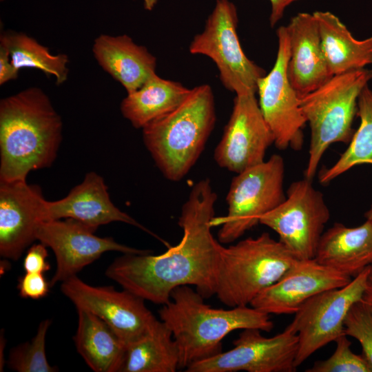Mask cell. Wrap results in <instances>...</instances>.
Returning <instances> with one entry per match:
<instances>
[{
  "label": "cell",
  "instance_id": "obj_26",
  "mask_svg": "<svg viewBox=\"0 0 372 372\" xmlns=\"http://www.w3.org/2000/svg\"><path fill=\"white\" fill-rule=\"evenodd\" d=\"M356 114L360 124L348 147L333 165L322 167L318 172V181L322 185L329 183L354 166L372 165V90L368 85L359 96Z\"/></svg>",
  "mask_w": 372,
  "mask_h": 372
},
{
  "label": "cell",
  "instance_id": "obj_8",
  "mask_svg": "<svg viewBox=\"0 0 372 372\" xmlns=\"http://www.w3.org/2000/svg\"><path fill=\"white\" fill-rule=\"evenodd\" d=\"M238 14L229 0H217L204 30L194 36L189 50L203 54L216 64L223 85L236 94L257 92L265 70L245 54L237 34Z\"/></svg>",
  "mask_w": 372,
  "mask_h": 372
},
{
  "label": "cell",
  "instance_id": "obj_32",
  "mask_svg": "<svg viewBox=\"0 0 372 372\" xmlns=\"http://www.w3.org/2000/svg\"><path fill=\"white\" fill-rule=\"evenodd\" d=\"M47 247L40 242L32 245L28 249L23 263L25 272L43 273L50 269V265L47 260Z\"/></svg>",
  "mask_w": 372,
  "mask_h": 372
},
{
  "label": "cell",
  "instance_id": "obj_22",
  "mask_svg": "<svg viewBox=\"0 0 372 372\" xmlns=\"http://www.w3.org/2000/svg\"><path fill=\"white\" fill-rule=\"evenodd\" d=\"M321 45L332 76L372 65V37L355 39L340 19L328 11L313 12Z\"/></svg>",
  "mask_w": 372,
  "mask_h": 372
},
{
  "label": "cell",
  "instance_id": "obj_38",
  "mask_svg": "<svg viewBox=\"0 0 372 372\" xmlns=\"http://www.w3.org/2000/svg\"><path fill=\"white\" fill-rule=\"evenodd\" d=\"M370 307H371V311H372V306H371V305H370Z\"/></svg>",
  "mask_w": 372,
  "mask_h": 372
},
{
  "label": "cell",
  "instance_id": "obj_19",
  "mask_svg": "<svg viewBox=\"0 0 372 372\" xmlns=\"http://www.w3.org/2000/svg\"><path fill=\"white\" fill-rule=\"evenodd\" d=\"M287 28L290 48L287 75L300 98L318 88L333 76L327 65L313 14H297Z\"/></svg>",
  "mask_w": 372,
  "mask_h": 372
},
{
  "label": "cell",
  "instance_id": "obj_12",
  "mask_svg": "<svg viewBox=\"0 0 372 372\" xmlns=\"http://www.w3.org/2000/svg\"><path fill=\"white\" fill-rule=\"evenodd\" d=\"M258 329H242L234 347L190 364L187 372H294L298 338L287 329L265 337Z\"/></svg>",
  "mask_w": 372,
  "mask_h": 372
},
{
  "label": "cell",
  "instance_id": "obj_9",
  "mask_svg": "<svg viewBox=\"0 0 372 372\" xmlns=\"http://www.w3.org/2000/svg\"><path fill=\"white\" fill-rule=\"evenodd\" d=\"M330 211L312 180L304 178L289 187L285 200L263 215L260 224L274 231L298 260L314 259Z\"/></svg>",
  "mask_w": 372,
  "mask_h": 372
},
{
  "label": "cell",
  "instance_id": "obj_5",
  "mask_svg": "<svg viewBox=\"0 0 372 372\" xmlns=\"http://www.w3.org/2000/svg\"><path fill=\"white\" fill-rule=\"evenodd\" d=\"M297 259L267 232L225 247L221 245L215 295L226 306L250 305Z\"/></svg>",
  "mask_w": 372,
  "mask_h": 372
},
{
  "label": "cell",
  "instance_id": "obj_13",
  "mask_svg": "<svg viewBox=\"0 0 372 372\" xmlns=\"http://www.w3.org/2000/svg\"><path fill=\"white\" fill-rule=\"evenodd\" d=\"M61 290L76 309L89 311L105 321L125 344L143 335L157 320L145 300L111 286H92L77 276L61 282Z\"/></svg>",
  "mask_w": 372,
  "mask_h": 372
},
{
  "label": "cell",
  "instance_id": "obj_6",
  "mask_svg": "<svg viewBox=\"0 0 372 372\" xmlns=\"http://www.w3.org/2000/svg\"><path fill=\"white\" fill-rule=\"evenodd\" d=\"M371 79L372 70L366 68L334 75L318 88L299 98L302 112L311 130L304 178L313 179L323 154L331 144L351 141L358 98Z\"/></svg>",
  "mask_w": 372,
  "mask_h": 372
},
{
  "label": "cell",
  "instance_id": "obj_3",
  "mask_svg": "<svg viewBox=\"0 0 372 372\" xmlns=\"http://www.w3.org/2000/svg\"><path fill=\"white\" fill-rule=\"evenodd\" d=\"M204 299L191 286H180L158 311L176 343L179 368L186 369L221 353L223 339L234 331L258 329L269 332L274 327L269 314L251 306L216 309Z\"/></svg>",
  "mask_w": 372,
  "mask_h": 372
},
{
  "label": "cell",
  "instance_id": "obj_33",
  "mask_svg": "<svg viewBox=\"0 0 372 372\" xmlns=\"http://www.w3.org/2000/svg\"><path fill=\"white\" fill-rule=\"evenodd\" d=\"M19 70L11 63L8 50L0 44V85L16 79Z\"/></svg>",
  "mask_w": 372,
  "mask_h": 372
},
{
  "label": "cell",
  "instance_id": "obj_29",
  "mask_svg": "<svg viewBox=\"0 0 372 372\" xmlns=\"http://www.w3.org/2000/svg\"><path fill=\"white\" fill-rule=\"evenodd\" d=\"M336 347L326 360H318L307 372H372V369L362 354L354 353L351 342L346 334L335 340Z\"/></svg>",
  "mask_w": 372,
  "mask_h": 372
},
{
  "label": "cell",
  "instance_id": "obj_28",
  "mask_svg": "<svg viewBox=\"0 0 372 372\" xmlns=\"http://www.w3.org/2000/svg\"><path fill=\"white\" fill-rule=\"evenodd\" d=\"M51 324L48 319L39 325L34 337L30 342L13 348L10 353L8 366L18 372H54L57 369L50 365L45 355V337Z\"/></svg>",
  "mask_w": 372,
  "mask_h": 372
},
{
  "label": "cell",
  "instance_id": "obj_25",
  "mask_svg": "<svg viewBox=\"0 0 372 372\" xmlns=\"http://www.w3.org/2000/svg\"><path fill=\"white\" fill-rule=\"evenodd\" d=\"M179 353L171 330L161 320L128 344L120 372H174Z\"/></svg>",
  "mask_w": 372,
  "mask_h": 372
},
{
  "label": "cell",
  "instance_id": "obj_10",
  "mask_svg": "<svg viewBox=\"0 0 372 372\" xmlns=\"http://www.w3.org/2000/svg\"><path fill=\"white\" fill-rule=\"evenodd\" d=\"M368 269L342 287L315 295L294 313L285 329L298 338L297 367L316 351L345 334V318L351 307L362 298Z\"/></svg>",
  "mask_w": 372,
  "mask_h": 372
},
{
  "label": "cell",
  "instance_id": "obj_16",
  "mask_svg": "<svg viewBox=\"0 0 372 372\" xmlns=\"http://www.w3.org/2000/svg\"><path fill=\"white\" fill-rule=\"evenodd\" d=\"M352 279L315 259H297L275 283L261 292L250 306L269 315L294 314L315 295L342 287Z\"/></svg>",
  "mask_w": 372,
  "mask_h": 372
},
{
  "label": "cell",
  "instance_id": "obj_35",
  "mask_svg": "<svg viewBox=\"0 0 372 372\" xmlns=\"http://www.w3.org/2000/svg\"><path fill=\"white\" fill-rule=\"evenodd\" d=\"M362 300L372 306V265L369 267L365 289Z\"/></svg>",
  "mask_w": 372,
  "mask_h": 372
},
{
  "label": "cell",
  "instance_id": "obj_24",
  "mask_svg": "<svg viewBox=\"0 0 372 372\" xmlns=\"http://www.w3.org/2000/svg\"><path fill=\"white\" fill-rule=\"evenodd\" d=\"M190 91L179 82L163 79L155 74L140 88L127 94L121 103V111L135 128L143 129L174 110Z\"/></svg>",
  "mask_w": 372,
  "mask_h": 372
},
{
  "label": "cell",
  "instance_id": "obj_34",
  "mask_svg": "<svg viewBox=\"0 0 372 372\" xmlns=\"http://www.w3.org/2000/svg\"><path fill=\"white\" fill-rule=\"evenodd\" d=\"M297 1L299 0H269L271 5L270 25L273 27L282 18L285 9Z\"/></svg>",
  "mask_w": 372,
  "mask_h": 372
},
{
  "label": "cell",
  "instance_id": "obj_23",
  "mask_svg": "<svg viewBox=\"0 0 372 372\" xmlns=\"http://www.w3.org/2000/svg\"><path fill=\"white\" fill-rule=\"evenodd\" d=\"M74 342L78 353L95 372H120L125 344L113 329L93 313L77 309Z\"/></svg>",
  "mask_w": 372,
  "mask_h": 372
},
{
  "label": "cell",
  "instance_id": "obj_2",
  "mask_svg": "<svg viewBox=\"0 0 372 372\" xmlns=\"http://www.w3.org/2000/svg\"><path fill=\"white\" fill-rule=\"evenodd\" d=\"M63 123L49 97L32 87L0 101V181H25L30 172L52 165Z\"/></svg>",
  "mask_w": 372,
  "mask_h": 372
},
{
  "label": "cell",
  "instance_id": "obj_1",
  "mask_svg": "<svg viewBox=\"0 0 372 372\" xmlns=\"http://www.w3.org/2000/svg\"><path fill=\"white\" fill-rule=\"evenodd\" d=\"M216 200L209 178L196 183L178 218L180 241L159 255L123 254L109 265L106 276L157 304L167 303L172 291L183 285L194 286L204 298L215 295L222 245L211 232Z\"/></svg>",
  "mask_w": 372,
  "mask_h": 372
},
{
  "label": "cell",
  "instance_id": "obj_30",
  "mask_svg": "<svg viewBox=\"0 0 372 372\" xmlns=\"http://www.w3.org/2000/svg\"><path fill=\"white\" fill-rule=\"evenodd\" d=\"M344 333L360 342L362 354L372 369V311L362 300L349 309L344 320Z\"/></svg>",
  "mask_w": 372,
  "mask_h": 372
},
{
  "label": "cell",
  "instance_id": "obj_14",
  "mask_svg": "<svg viewBox=\"0 0 372 372\" xmlns=\"http://www.w3.org/2000/svg\"><path fill=\"white\" fill-rule=\"evenodd\" d=\"M96 230L72 218L47 220L39 224L36 239L51 248L56 257V269L50 281V287L76 276L105 252H151L123 245L111 237H99L94 234Z\"/></svg>",
  "mask_w": 372,
  "mask_h": 372
},
{
  "label": "cell",
  "instance_id": "obj_11",
  "mask_svg": "<svg viewBox=\"0 0 372 372\" xmlns=\"http://www.w3.org/2000/svg\"><path fill=\"white\" fill-rule=\"evenodd\" d=\"M276 34L278 45L276 61L271 71L258 81V104L273 134L276 147L281 150L290 147L298 151L303 146V128L307 121L299 96L287 75L290 48L287 26L279 27Z\"/></svg>",
  "mask_w": 372,
  "mask_h": 372
},
{
  "label": "cell",
  "instance_id": "obj_7",
  "mask_svg": "<svg viewBox=\"0 0 372 372\" xmlns=\"http://www.w3.org/2000/svg\"><path fill=\"white\" fill-rule=\"evenodd\" d=\"M236 174L227 195L226 216L214 217L211 222L212 227L221 226L218 232L220 243L228 244L238 239L286 198L283 189L285 163L278 154H273L267 161Z\"/></svg>",
  "mask_w": 372,
  "mask_h": 372
},
{
  "label": "cell",
  "instance_id": "obj_36",
  "mask_svg": "<svg viewBox=\"0 0 372 372\" xmlns=\"http://www.w3.org/2000/svg\"><path fill=\"white\" fill-rule=\"evenodd\" d=\"M158 0H143L144 8L147 10H152Z\"/></svg>",
  "mask_w": 372,
  "mask_h": 372
},
{
  "label": "cell",
  "instance_id": "obj_17",
  "mask_svg": "<svg viewBox=\"0 0 372 372\" xmlns=\"http://www.w3.org/2000/svg\"><path fill=\"white\" fill-rule=\"evenodd\" d=\"M46 200L38 185L0 181V255L17 260L36 239Z\"/></svg>",
  "mask_w": 372,
  "mask_h": 372
},
{
  "label": "cell",
  "instance_id": "obj_18",
  "mask_svg": "<svg viewBox=\"0 0 372 372\" xmlns=\"http://www.w3.org/2000/svg\"><path fill=\"white\" fill-rule=\"evenodd\" d=\"M62 218H72L95 229L112 222H122L161 239L113 204L103 177L94 172L87 173L65 197L46 200L44 220Z\"/></svg>",
  "mask_w": 372,
  "mask_h": 372
},
{
  "label": "cell",
  "instance_id": "obj_31",
  "mask_svg": "<svg viewBox=\"0 0 372 372\" xmlns=\"http://www.w3.org/2000/svg\"><path fill=\"white\" fill-rule=\"evenodd\" d=\"M50 287L41 273L25 272L19 278L17 289L23 298L40 299L47 296Z\"/></svg>",
  "mask_w": 372,
  "mask_h": 372
},
{
  "label": "cell",
  "instance_id": "obj_4",
  "mask_svg": "<svg viewBox=\"0 0 372 372\" xmlns=\"http://www.w3.org/2000/svg\"><path fill=\"white\" fill-rule=\"evenodd\" d=\"M216 119L213 90L203 84L142 129L144 144L166 179L180 181L188 174L203 153Z\"/></svg>",
  "mask_w": 372,
  "mask_h": 372
},
{
  "label": "cell",
  "instance_id": "obj_20",
  "mask_svg": "<svg viewBox=\"0 0 372 372\" xmlns=\"http://www.w3.org/2000/svg\"><path fill=\"white\" fill-rule=\"evenodd\" d=\"M92 51L100 66L125 89L127 94L140 88L156 74V58L126 34H101Z\"/></svg>",
  "mask_w": 372,
  "mask_h": 372
},
{
  "label": "cell",
  "instance_id": "obj_37",
  "mask_svg": "<svg viewBox=\"0 0 372 372\" xmlns=\"http://www.w3.org/2000/svg\"><path fill=\"white\" fill-rule=\"evenodd\" d=\"M364 217L372 222V207L365 213Z\"/></svg>",
  "mask_w": 372,
  "mask_h": 372
},
{
  "label": "cell",
  "instance_id": "obj_21",
  "mask_svg": "<svg viewBox=\"0 0 372 372\" xmlns=\"http://www.w3.org/2000/svg\"><path fill=\"white\" fill-rule=\"evenodd\" d=\"M353 278L372 265V222L349 227L335 223L324 231L314 258Z\"/></svg>",
  "mask_w": 372,
  "mask_h": 372
},
{
  "label": "cell",
  "instance_id": "obj_27",
  "mask_svg": "<svg viewBox=\"0 0 372 372\" xmlns=\"http://www.w3.org/2000/svg\"><path fill=\"white\" fill-rule=\"evenodd\" d=\"M0 44L8 50L14 67L39 69L56 79L57 85L64 83L68 75V57L63 54H52L48 48L22 32H4Z\"/></svg>",
  "mask_w": 372,
  "mask_h": 372
},
{
  "label": "cell",
  "instance_id": "obj_15",
  "mask_svg": "<svg viewBox=\"0 0 372 372\" xmlns=\"http://www.w3.org/2000/svg\"><path fill=\"white\" fill-rule=\"evenodd\" d=\"M274 136L254 93L236 94L229 119L215 148L217 165L238 174L265 161Z\"/></svg>",
  "mask_w": 372,
  "mask_h": 372
}]
</instances>
